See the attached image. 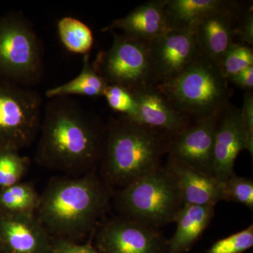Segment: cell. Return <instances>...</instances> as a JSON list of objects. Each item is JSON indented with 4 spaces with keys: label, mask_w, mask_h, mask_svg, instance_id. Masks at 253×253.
I'll use <instances>...</instances> for the list:
<instances>
[{
    "label": "cell",
    "mask_w": 253,
    "mask_h": 253,
    "mask_svg": "<svg viewBox=\"0 0 253 253\" xmlns=\"http://www.w3.org/2000/svg\"><path fill=\"white\" fill-rule=\"evenodd\" d=\"M115 205L123 217L154 228L174 222L185 206L174 177L162 167L118 190Z\"/></svg>",
    "instance_id": "obj_5"
},
{
    "label": "cell",
    "mask_w": 253,
    "mask_h": 253,
    "mask_svg": "<svg viewBox=\"0 0 253 253\" xmlns=\"http://www.w3.org/2000/svg\"><path fill=\"white\" fill-rule=\"evenodd\" d=\"M103 96L113 111L131 120L136 117V104L130 91L120 86L108 84Z\"/></svg>",
    "instance_id": "obj_25"
},
{
    "label": "cell",
    "mask_w": 253,
    "mask_h": 253,
    "mask_svg": "<svg viewBox=\"0 0 253 253\" xmlns=\"http://www.w3.org/2000/svg\"><path fill=\"white\" fill-rule=\"evenodd\" d=\"M157 86L192 121L222 111L233 93L217 65L201 56L175 78Z\"/></svg>",
    "instance_id": "obj_4"
},
{
    "label": "cell",
    "mask_w": 253,
    "mask_h": 253,
    "mask_svg": "<svg viewBox=\"0 0 253 253\" xmlns=\"http://www.w3.org/2000/svg\"><path fill=\"white\" fill-rule=\"evenodd\" d=\"M106 134L101 118L71 96L51 98L43 109L35 161L66 176L94 172Z\"/></svg>",
    "instance_id": "obj_1"
},
{
    "label": "cell",
    "mask_w": 253,
    "mask_h": 253,
    "mask_svg": "<svg viewBox=\"0 0 253 253\" xmlns=\"http://www.w3.org/2000/svg\"><path fill=\"white\" fill-rule=\"evenodd\" d=\"M44 72V47L31 21L21 11L0 16V81L31 88Z\"/></svg>",
    "instance_id": "obj_6"
},
{
    "label": "cell",
    "mask_w": 253,
    "mask_h": 253,
    "mask_svg": "<svg viewBox=\"0 0 253 253\" xmlns=\"http://www.w3.org/2000/svg\"><path fill=\"white\" fill-rule=\"evenodd\" d=\"M175 180L185 205L214 206L224 201V183L212 174L200 172L168 158L167 166Z\"/></svg>",
    "instance_id": "obj_16"
},
{
    "label": "cell",
    "mask_w": 253,
    "mask_h": 253,
    "mask_svg": "<svg viewBox=\"0 0 253 253\" xmlns=\"http://www.w3.org/2000/svg\"><path fill=\"white\" fill-rule=\"evenodd\" d=\"M224 201H234L253 208V181L233 174L224 182Z\"/></svg>",
    "instance_id": "obj_26"
},
{
    "label": "cell",
    "mask_w": 253,
    "mask_h": 253,
    "mask_svg": "<svg viewBox=\"0 0 253 253\" xmlns=\"http://www.w3.org/2000/svg\"><path fill=\"white\" fill-rule=\"evenodd\" d=\"M217 65L228 82L238 73L253 66L252 47L241 43H234L223 54Z\"/></svg>",
    "instance_id": "obj_24"
},
{
    "label": "cell",
    "mask_w": 253,
    "mask_h": 253,
    "mask_svg": "<svg viewBox=\"0 0 253 253\" xmlns=\"http://www.w3.org/2000/svg\"><path fill=\"white\" fill-rule=\"evenodd\" d=\"M246 150L241 109L229 103L221 111L216 127L213 176L224 183L233 174L236 158Z\"/></svg>",
    "instance_id": "obj_14"
},
{
    "label": "cell",
    "mask_w": 253,
    "mask_h": 253,
    "mask_svg": "<svg viewBox=\"0 0 253 253\" xmlns=\"http://www.w3.org/2000/svg\"><path fill=\"white\" fill-rule=\"evenodd\" d=\"M58 35L63 45L74 54H86L94 44L90 28L78 18L66 16L57 23Z\"/></svg>",
    "instance_id": "obj_22"
},
{
    "label": "cell",
    "mask_w": 253,
    "mask_h": 253,
    "mask_svg": "<svg viewBox=\"0 0 253 253\" xmlns=\"http://www.w3.org/2000/svg\"><path fill=\"white\" fill-rule=\"evenodd\" d=\"M50 253H99L89 245L77 244L68 240L55 239L52 241Z\"/></svg>",
    "instance_id": "obj_30"
},
{
    "label": "cell",
    "mask_w": 253,
    "mask_h": 253,
    "mask_svg": "<svg viewBox=\"0 0 253 253\" xmlns=\"http://www.w3.org/2000/svg\"><path fill=\"white\" fill-rule=\"evenodd\" d=\"M41 95L0 81V149L20 151L38 138L43 113Z\"/></svg>",
    "instance_id": "obj_8"
},
{
    "label": "cell",
    "mask_w": 253,
    "mask_h": 253,
    "mask_svg": "<svg viewBox=\"0 0 253 253\" xmlns=\"http://www.w3.org/2000/svg\"><path fill=\"white\" fill-rule=\"evenodd\" d=\"M228 0H168L165 12L169 29L194 31L208 15L224 6Z\"/></svg>",
    "instance_id": "obj_19"
},
{
    "label": "cell",
    "mask_w": 253,
    "mask_h": 253,
    "mask_svg": "<svg viewBox=\"0 0 253 253\" xmlns=\"http://www.w3.org/2000/svg\"><path fill=\"white\" fill-rule=\"evenodd\" d=\"M136 104L134 121L162 131L173 137L192 123L160 90L157 85L133 93Z\"/></svg>",
    "instance_id": "obj_15"
},
{
    "label": "cell",
    "mask_w": 253,
    "mask_h": 253,
    "mask_svg": "<svg viewBox=\"0 0 253 253\" xmlns=\"http://www.w3.org/2000/svg\"><path fill=\"white\" fill-rule=\"evenodd\" d=\"M222 111L194 120L173 136L168 147V158L213 175L214 135Z\"/></svg>",
    "instance_id": "obj_9"
},
{
    "label": "cell",
    "mask_w": 253,
    "mask_h": 253,
    "mask_svg": "<svg viewBox=\"0 0 253 253\" xmlns=\"http://www.w3.org/2000/svg\"><path fill=\"white\" fill-rule=\"evenodd\" d=\"M0 253H1V252H0Z\"/></svg>",
    "instance_id": "obj_32"
},
{
    "label": "cell",
    "mask_w": 253,
    "mask_h": 253,
    "mask_svg": "<svg viewBox=\"0 0 253 253\" xmlns=\"http://www.w3.org/2000/svg\"><path fill=\"white\" fill-rule=\"evenodd\" d=\"M253 246V226L217 241L206 253H243Z\"/></svg>",
    "instance_id": "obj_27"
},
{
    "label": "cell",
    "mask_w": 253,
    "mask_h": 253,
    "mask_svg": "<svg viewBox=\"0 0 253 253\" xmlns=\"http://www.w3.org/2000/svg\"><path fill=\"white\" fill-rule=\"evenodd\" d=\"M149 46L157 85L175 78L201 56L193 30L169 29Z\"/></svg>",
    "instance_id": "obj_10"
},
{
    "label": "cell",
    "mask_w": 253,
    "mask_h": 253,
    "mask_svg": "<svg viewBox=\"0 0 253 253\" xmlns=\"http://www.w3.org/2000/svg\"><path fill=\"white\" fill-rule=\"evenodd\" d=\"M111 190L94 172L53 177L40 195L36 217L51 238L73 241L96 226L109 206Z\"/></svg>",
    "instance_id": "obj_2"
},
{
    "label": "cell",
    "mask_w": 253,
    "mask_h": 253,
    "mask_svg": "<svg viewBox=\"0 0 253 253\" xmlns=\"http://www.w3.org/2000/svg\"><path fill=\"white\" fill-rule=\"evenodd\" d=\"M107 83L95 71L89 60V54L83 55V68L79 75L61 85L46 91L48 99L73 95L99 97L104 96Z\"/></svg>",
    "instance_id": "obj_20"
},
{
    "label": "cell",
    "mask_w": 253,
    "mask_h": 253,
    "mask_svg": "<svg viewBox=\"0 0 253 253\" xmlns=\"http://www.w3.org/2000/svg\"><path fill=\"white\" fill-rule=\"evenodd\" d=\"M168 0H151L139 5L124 17L114 20L103 32L120 30L122 34L150 42L169 30L165 8Z\"/></svg>",
    "instance_id": "obj_17"
},
{
    "label": "cell",
    "mask_w": 253,
    "mask_h": 253,
    "mask_svg": "<svg viewBox=\"0 0 253 253\" xmlns=\"http://www.w3.org/2000/svg\"><path fill=\"white\" fill-rule=\"evenodd\" d=\"M40 195L30 182H19L0 190V214H36Z\"/></svg>",
    "instance_id": "obj_21"
},
{
    "label": "cell",
    "mask_w": 253,
    "mask_h": 253,
    "mask_svg": "<svg viewBox=\"0 0 253 253\" xmlns=\"http://www.w3.org/2000/svg\"><path fill=\"white\" fill-rule=\"evenodd\" d=\"M228 83L234 84L246 91H253V66L238 73L235 76L230 78Z\"/></svg>",
    "instance_id": "obj_31"
},
{
    "label": "cell",
    "mask_w": 253,
    "mask_h": 253,
    "mask_svg": "<svg viewBox=\"0 0 253 253\" xmlns=\"http://www.w3.org/2000/svg\"><path fill=\"white\" fill-rule=\"evenodd\" d=\"M111 33L112 45L98 53L91 63L95 71L108 84L121 86L131 94L157 85L149 42Z\"/></svg>",
    "instance_id": "obj_7"
},
{
    "label": "cell",
    "mask_w": 253,
    "mask_h": 253,
    "mask_svg": "<svg viewBox=\"0 0 253 253\" xmlns=\"http://www.w3.org/2000/svg\"><path fill=\"white\" fill-rule=\"evenodd\" d=\"M171 139L169 134L126 116L111 118L106 124L99 164L101 180L111 189H121L154 172L161 167Z\"/></svg>",
    "instance_id": "obj_3"
},
{
    "label": "cell",
    "mask_w": 253,
    "mask_h": 253,
    "mask_svg": "<svg viewBox=\"0 0 253 253\" xmlns=\"http://www.w3.org/2000/svg\"><path fill=\"white\" fill-rule=\"evenodd\" d=\"M96 241L99 253H160L162 245L154 227L123 216L100 226Z\"/></svg>",
    "instance_id": "obj_11"
},
{
    "label": "cell",
    "mask_w": 253,
    "mask_h": 253,
    "mask_svg": "<svg viewBox=\"0 0 253 253\" xmlns=\"http://www.w3.org/2000/svg\"><path fill=\"white\" fill-rule=\"evenodd\" d=\"M241 3L228 0L224 6L198 23L194 31L201 56L217 64L226 50L236 42V18Z\"/></svg>",
    "instance_id": "obj_12"
},
{
    "label": "cell",
    "mask_w": 253,
    "mask_h": 253,
    "mask_svg": "<svg viewBox=\"0 0 253 253\" xmlns=\"http://www.w3.org/2000/svg\"><path fill=\"white\" fill-rule=\"evenodd\" d=\"M214 211V206L185 205L174 221L176 229L168 253L189 251L212 220Z\"/></svg>",
    "instance_id": "obj_18"
},
{
    "label": "cell",
    "mask_w": 253,
    "mask_h": 253,
    "mask_svg": "<svg viewBox=\"0 0 253 253\" xmlns=\"http://www.w3.org/2000/svg\"><path fill=\"white\" fill-rule=\"evenodd\" d=\"M52 239L36 214H0L1 253H50Z\"/></svg>",
    "instance_id": "obj_13"
},
{
    "label": "cell",
    "mask_w": 253,
    "mask_h": 253,
    "mask_svg": "<svg viewBox=\"0 0 253 253\" xmlns=\"http://www.w3.org/2000/svg\"><path fill=\"white\" fill-rule=\"evenodd\" d=\"M30 167L29 159L13 149H0V188L21 182Z\"/></svg>",
    "instance_id": "obj_23"
},
{
    "label": "cell",
    "mask_w": 253,
    "mask_h": 253,
    "mask_svg": "<svg viewBox=\"0 0 253 253\" xmlns=\"http://www.w3.org/2000/svg\"><path fill=\"white\" fill-rule=\"evenodd\" d=\"M241 123L246 139V150L251 156L253 155V91H246L244 104L241 109Z\"/></svg>",
    "instance_id": "obj_29"
},
{
    "label": "cell",
    "mask_w": 253,
    "mask_h": 253,
    "mask_svg": "<svg viewBox=\"0 0 253 253\" xmlns=\"http://www.w3.org/2000/svg\"><path fill=\"white\" fill-rule=\"evenodd\" d=\"M236 39L238 43L253 46V11L252 3H241L235 22Z\"/></svg>",
    "instance_id": "obj_28"
}]
</instances>
